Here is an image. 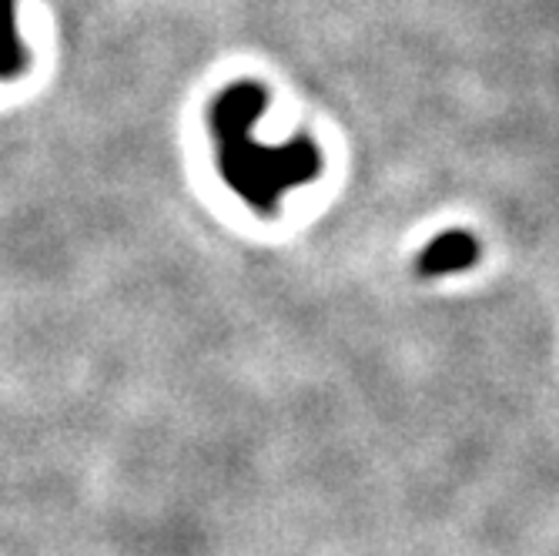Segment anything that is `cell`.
Returning a JSON list of instances; mask_svg holds the SVG:
<instances>
[{
    "label": "cell",
    "mask_w": 559,
    "mask_h": 556,
    "mask_svg": "<svg viewBox=\"0 0 559 556\" xmlns=\"http://www.w3.org/2000/svg\"><path fill=\"white\" fill-rule=\"evenodd\" d=\"M265 108L269 91L259 81H235L212 100L209 125L225 185L248 209L275 215L285 191L322 175V151L309 134H295L285 144L259 141L255 125Z\"/></svg>",
    "instance_id": "cell-1"
},
{
    "label": "cell",
    "mask_w": 559,
    "mask_h": 556,
    "mask_svg": "<svg viewBox=\"0 0 559 556\" xmlns=\"http://www.w3.org/2000/svg\"><path fill=\"white\" fill-rule=\"evenodd\" d=\"M476 259H479V245L469 232H442L439 238H432L423 248L416 272L426 279L449 275V272H466Z\"/></svg>",
    "instance_id": "cell-2"
},
{
    "label": "cell",
    "mask_w": 559,
    "mask_h": 556,
    "mask_svg": "<svg viewBox=\"0 0 559 556\" xmlns=\"http://www.w3.org/2000/svg\"><path fill=\"white\" fill-rule=\"evenodd\" d=\"M24 68V50L14 31L11 0H0V78H11Z\"/></svg>",
    "instance_id": "cell-3"
}]
</instances>
